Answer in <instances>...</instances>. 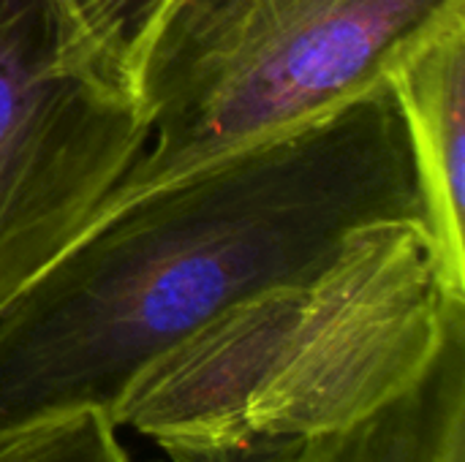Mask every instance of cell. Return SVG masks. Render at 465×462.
<instances>
[{"label": "cell", "mask_w": 465, "mask_h": 462, "mask_svg": "<svg viewBox=\"0 0 465 462\" xmlns=\"http://www.w3.org/2000/svg\"><path fill=\"white\" fill-rule=\"evenodd\" d=\"M387 221L428 223L387 82L112 202L0 305V428L112 411L144 365L213 316L319 275L357 231Z\"/></svg>", "instance_id": "obj_1"}, {"label": "cell", "mask_w": 465, "mask_h": 462, "mask_svg": "<svg viewBox=\"0 0 465 462\" xmlns=\"http://www.w3.org/2000/svg\"><path fill=\"white\" fill-rule=\"evenodd\" d=\"M465 329L425 221L373 223L319 275L256 291L144 365L117 428L172 462H294L414 392Z\"/></svg>", "instance_id": "obj_2"}, {"label": "cell", "mask_w": 465, "mask_h": 462, "mask_svg": "<svg viewBox=\"0 0 465 462\" xmlns=\"http://www.w3.org/2000/svg\"><path fill=\"white\" fill-rule=\"evenodd\" d=\"M463 5L172 0L134 82L150 139L109 204L371 93L411 44Z\"/></svg>", "instance_id": "obj_3"}, {"label": "cell", "mask_w": 465, "mask_h": 462, "mask_svg": "<svg viewBox=\"0 0 465 462\" xmlns=\"http://www.w3.org/2000/svg\"><path fill=\"white\" fill-rule=\"evenodd\" d=\"M150 139L52 0H0V305L109 204Z\"/></svg>", "instance_id": "obj_4"}, {"label": "cell", "mask_w": 465, "mask_h": 462, "mask_svg": "<svg viewBox=\"0 0 465 462\" xmlns=\"http://www.w3.org/2000/svg\"><path fill=\"white\" fill-rule=\"evenodd\" d=\"M411 144L444 283L465 300V5L387 71Z\"/></svg>", "instance_id": "obj_5"}, {"label": "cell", "mask_w": 465, "mask_h": 462, "mask_svg": "<svg viewBox=\"0 0 465 462\" xmlns=\"http://www.w3.org/2000/svg\"><path fill=\"white\" fill-rule=\"evenodd\" d=\"M294 462H465V329L414 392Z\"/></svg>", "instance_id": "obj_6"}, {"label": "cell", "mask_w": 465, "mask_h": 462, "mask_svg": "<svg viewBox=\"0 0 465 462\" xmlns=\"http://www.w3.org/2000/svg\"><path fill=\"white\" fill-rule=\"evenodd\" d=\"M68 35L104 76L134 93L147 41L172 0H52Z\"/></svg>", "instance_id": "obj_7"}, {"label": "cell", "mask_w": 465, "mask_h": 462, "mask_svg": "<svg viewBox=\"0 0 465 462\" xmlns=\"http://www.w3.org/2000/svg\"><path fill=\"white\" fill-rule=\"evenodd\" d=\"M109 411L79 408L0 428V462H128Z\"/></svg>", "instance_id": "obj_8"}]
</instances>
